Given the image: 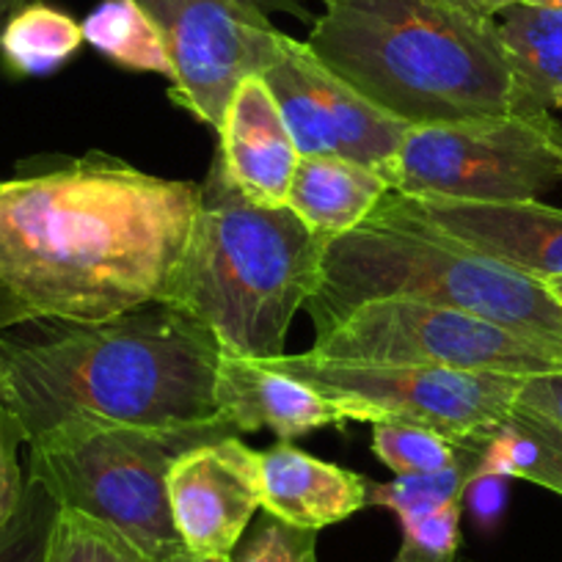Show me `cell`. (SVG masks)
<instances>
[{"label":"cell","instance_id":"obj_1","mask_svg":"<svg viewBox=\"0 0 562 562\" xmlns=\"http://www.w3.org/2000/svg\"><path fill=\"white\" fill-rule=\"evenodd\" d=\"M199 199L105 153L31 160L0 182V334L166 304Z\"/></svg>","mask_w":562,"mask_h":562},{"label":"cell","instance_id":"obj_2","mask_svg":"<svg viewBox=\"0 0 562 562\" xmlns=\"http://www.w3.org/2000/svg\"><path fill=\"white\" fill-rule=\"evenodd\" d=\"M218 356L213 334L171 304L45 337L3 334L7 405L25 445L67 425H215Z\"/></svg>","mask_w":562,"mask_h":562},{"label":"cell","instance_id":"obj_3","mask_svg":"<svg viewBox=\"0 0 562 562\" xmlns=\"http://www.w3.org/2000/svg\"><path fill=\"white\" fill-rule=\"evenodd\" d=\"M304 45L408 127L529 113L496 20L428 0H323Z\"/></svg>","mask_w":562,"mask_h":562},{"label":"cell","instance_id":"obj_4","mask_svg":"<svg viewBox=\"0 0 562 562\" xmlns=\"http://www.w3.org/2000/svg\"><path fill=\"white\" fill-rule=\"evenodd\" d=\"M326 243L288 207L243 196L215 158L166 304L196 317L221 353L279 359L315 293Z\"/></svg>","mask_w":562,"mask_h":562},{"label":"cell","instance_id":"obj_5","mask_svg":"<svg viewBox=\"0 0 562 562\" xmlns=\"http://www.w3.org/2000/svg\"><path fill=\"white\" fill-rule=\"evenodd\" d=\"M372 301L450 306L529 337L562 342V301L549 281L378 215L326 243L315 293L304 312L321 334Z\"/></svg>","mask_w":562,"mask_h":562},{"label":"cell","instance_id":"obj_6","mask_svg":"<svg viewBox=\"0 0 562 562\" xmlns=\"http://www.w3.org/2000/svg\"><path fill=\"white\" fill-rule=\"evenodd\" d=\"M235 436L224 422L199 428L67 425L29 445V477L58 507L116 529L149 562L186 554L169 507V469L193 445Z\"/></svg>","mask_w":562,"mask_h":562},{"label":"cell","instance_id":"obj_7","mask_svg":"<svg viewBox=\"0 0 562 562\" xmlns=\"http://www.w3.org/2000/svg\"><path fill=\"white\" fill-rule=\"evenodd\" d=\"M389 182L403 196L538 199L562 182V124L540 111L411 127Z\"/></svg>","mask_w":562,"mask_h":562},{"label":"cell","instance_id":"obj_8","mask_svg":"<svg viewBox=\"0 0 562 562\" xmlns=\"http://www.w3.org/2000/svg\"><path fill=\"white\" fill-rule=\"evenodd\" d=\"M310 353L370 364L441 367L499 375L562 372V342L422 301H372L315 334Z\"/></svg>","mask_w":562,"mask_h":562},{"label":"cell","instance_id":"obj_9","mask_svg":"<svg viewBox=\"0 0 562 562\" xmlns=\"http://www.w3.org/2000/svg\"><path fill=\"white\" fill-rule=\"evenodd\" d=\"M262 364L299 378L323 397L337 400L353 422L416 425L456 441L485 439L516 408L521 378L441 367L370 364L321 359L315 353L279 356Z\"/></svg>","mask_w":562,"mask_h":562},{"label":"cell","instance_id":"obj_10","mask_svg":"<svg viewBox=\"0 0 562 562\" xmlns=\"http://www.w3.org/2000/svg\"><path fill=\"white\" fill-rule=\"evenodd\" d=\"M138 7L164 36L169 97L207 127H218L232 91L268 72L290 40L243 0H138Z\"/></svg>","mask_w":562,"mask_h":562},{"label":"cell","instance_id":"obj_11","mask_svg":"<svg viewBox=\"0 0 562 562\" xmlns=\"http://www.w3.org/2000/svg\"><path fill=\"white\" fill-rule=\"evenodd\" d=\"M279 105L299 155H334L381 171L389 180L408 124L389 116L342 78L304 42L290 36L284 56L262 75Z\"/></svg>","mask_w":562,"mask_h":562},{"label":"cell","instance_id":"obj_12","mask_svg":"<svg viewBox=\"0 0 562 562\" xmlns=\"http://www.w3.org/2000/svg\"><path fill=\"white\" fill-rule=\"evenodd\" d=\"M372 215L428 232L540 281L562 279V207L538 199L469 202L392 191Z\"/></svg>","mask_w":562,"mask_h":562},{"label":"cell","instance_id":"obj_13","mask_svg":"<svg viewBox=\"0 0 562 562\" xmlns=\"http://www.w3.org/2000/svg\"><path fill=\"white\" fill-rule=\"evenodd\" d=\"M259 456L240 436H218L182 452L169 469L171 521L186 554L232 557L262 510Z\"/></svg>","mask_w":562,"mask_h":562},{"label":"cell","instance_id":"obj_14","mask_svg":"<svg viewBox=\"0 0 562 562\" xmlns=\"http://www.w3.org/2000/svg\"><path fill=\"white\" fill-rule=\"evenodd\" d=\"M215 414L235 436L270 430L279 441H295L312 430L353 422L342 403L323 397L299 378L229 353L218 356Z\"/></svg>","mask_w":562,"mask_h":562},{"label":"cell","instance_id":"obj_15","mask_svg":"<svg viewBox=\"0 0 562 562\" xmlns=\"http://www.w3.org/2000/svg\"><path fill=\"white\" fill-rule=\"evenodd\" d=\"M218 164L232 186L262 207H284L299 149L262 75L246 78L218 122Z\"/></svg>","mask_w":562,"mask_h":562},{"label":"cell","instance_id":"obj_16","mask_svg":"<svg viewBox=\"0 0 562 562\" xmlns=\"http://www.w3.org/2000/svg\"><path fill=\"white\" fill-rule=\"evenodd\" d=\"M370 480L337 463L321 461L293 447L276 441L259 456V494L262 513L299 529H321L345 521L367 507Z\"/></svg>","mask_w":562,"mask_h":562},{"label":"cell","instance_id":"obj_17","mask_svg":"<svg viewBox=\"0 0 562 562\" xmlns=\"http://www.w3.org/2000/svg\"><path fill=\"white\" fill-rule=\"evenodd\" d=\"M392 193L381 171L334 155H304L295 166L284 207L323 240L359 229Z\"/></svg>","mask_w":562,"mask_h":562},{"label":"cell","instance_id":"obj_18","mask_svg":"<svg viewBox=\"0 0 562 562\" xmlns=\"http://www.w3.org/2000/svg\"><path fill=\"white\" fill-rule=\"evenodd\" d=\"M529 113L554 111L562 97V12L516 3L496 18Z\"/></svg>","mask_w":562,"mask_h":562},{"label":"cell","instance_id":"obj_19","mask_svg":"<svg viewBox=\"0 0 562 562\" xmlns=\"http://www.w3.org/2000/svg\"><path fill=\"white\" fill-rule=\"evenodd\" d=\"M480 474L527 480L562 496V428L546 416L516 405L485 441Z\"/></svg>","mask_w":562,"mask_h":562},{"label":"cell","instance_id":"obj_20","mask_svg":"<svg viewBox=\"0 0 562 562\" xmlns=\"http://www.w3.org/2000/svg\"><path fill=\"white\" fill-rule=\"evenodd\" d=\"M83 29L47 0L20 9L0 31V61L12 78H47L83 47Z\"/></svg>","mask_w":562,"mask_h":562},{"label":"cell","instance_id":"obj_21","mask_svg":"<svg viewBox=\"0 0 562 562\" xmlns=\"http://www.w3.org/2000/svg\"><path fill=\"white\" fill-rule=\"evenodd\" d=\"M86 45L130 72H155L171 80L164 36L138 0H100L80 23Z\"/></svg>","mask_w":562,"mask_h":562},{"label":"cell","instance_id":"obj_22","mask_svg":"<svg viewBox=\"0 0 562 562\" xmlns=\"http://www.w3.org/2000/svg\"><path fill=\"white\" fill-rule=\"evenodd\" d=\"M485 439H467L463 452L456 467L441 469L430 474H408V477H394L389 483H370L367 491V507H386L400 524H411L416 518H425L452 502H463L469 483L483 469Z\"/></svg>","mask_w":562,"mask_h":562},{"label":"cell","instance_id":"obj_23","mask_svg":"<svg viewBox=\"0 0 562 562\" xmlns=\"http://www.w3.org/2000/svg\"><path fill=\"white\" fill-rule=\"evenodd\" d=\"M372 452L394 477H408V474H430L456 467L463 452V441L430 428L378 422L372 425Z\"/></svg>","mask_w":562,"mask_h":562},{"label":"cell","instance_id":"obj_24","mask_svg":"<svg viewBox=\"0 0 562 562\" xmlns=\"http://www.w3.org/2000/svg\"><path fill=\"white\" fill-rule=\"evenodd\" d=\"M47 562H149L124 535L97 518L58 507Z\"/></svg>","mask_w":562,"mask_h":562},{"label":"cell","instance_id":"obj_25","mask_svg":"<svg viewBox=\"0 0 562 562\" xmlns=\"http://www.w3.org/2000/svg\"><path fill=\"white\" fill-rule=\"evenodd\" d=\"M56 518L58 502L45 485L29 477L18 513L0 529V562H47Z\"/></svg>","mask_w":562,"mask_h":562},{"label":"cell","instance_id":"obj_26","mask_svg":"<svg viewBox=\"0 0 562 562\" xmlns=\"http://www.w3.org/2000/svg\"><path fill=\"white\" fill-rule=\"evenodd\" d=\"M232 562H317V532L259 510L232 551Z\"/></svg>","mask_w":562,"mask_h":562},{"label":"cell","instance_id":"obj_27","mask_svg":"<svg viewBox=\"0 0 562 562\" xmlns=\"http://www.w3.org/2000/svg\"><path fill=\"white\" fill-rule=\"evenodd\" d=\"M463 502L441 507L425 518L403 524V543L394 562H458Z\"/></svg>","mask_w":562,"mask_h":562},{"label":"cell","instance_id":"obj_28","mask_svg":"<svg viewBox=\"0 0 562 562\" xmlns=\"http://www.w3.org/2000/svg\"><path fill=\"white\" fill-rule=\"evenodd\" d=\"M20 445H25L23 430H20L9 405L0 403V529L7 527L18 513L25 494V483H29L18 458Z\"/></svg>","mask_w":562,"mask_h":562},{"label":"cell","instance_id":"obj_29","mask_svg":"<svg viewBox=\"0 0 562 562\" xmlns=\"http://www.w3.org/2000/svg\"><path fill=\"white\" fill-rule=\"evenodd\" d=\"M516 405H524V408L546 416L562 428V372L521 378Z\"/></svg>","mask_w":562,"mask_h":562},{"label":"cell","instance_id":"obj_30","mask_svg":"<svg viewBox=\"0 0 562 562\" xmlns=\"http://www.w3.org/2000/svg\"><path fill=\"white\" fill-rule=\"evenodd\" d=\"M463 502L469 505L472 516L477 518V524L494 527L502 518V513H505L507 477H499V474H477V477L469 483Z\"/></svg>","mask_w":562,"mask_h":562},{"label":"cell","instance_id":"obj_31","mask_svg":"<svg viewBox=\"0 0 562 562\" xmlns=\"http://www.w3.org/2000/svg\"><path fill=\"white\" fill-rule=\"evenodd\" d=\"M428 3L472 20H496L502 12L516 7L518 0H428Z\"/></svg>","mask_w":562,"mask_h":562},{"label":"cell","instance_id":"obj_32","mask_svg":"<svg viewBox=\"0 0 562 562\" xmlns=\"http://www.w3.org/2000/svg\"><path fill=\"white\" fill-rule=\"evenodd\" d=\"M251 9H257L259 14L270 18V14H293V18H312L310 14V3L312 0H243ZM323 3V0H321Z\"/></svg>","mask_w":562,"mask_h":562},{"label":"cell","instance_id":"obj_33","mask_svg":"<svg viewBox=\"0 0 562 562\" xmlns=\"http://www.w3.org/2000/svg\"><path fill=\"white\" fill-rule=\"evenodd\" d=\"M31 3H42V0H0V31H3V25H7L20 9L31 7Z\"/></svg>","mask_w":562,"mask_h":562},{"label":"cell","instance_id":"obj_34","mask_svg":"<svg viewBox=\"0 0 562 562\" xmlns=\"http://www.w3.org/2000/svg\"><path fill=\"white\" fill-rule=\"evenodd\" d=\"M524 7H535V9H554V12H562V0H518Z\"/></svg>","mask_w":562,"mask_h":562},{"label":"cell","instance_id":"obj_35","mask_svg":"<svg viewBox=\"0 0 562 562\" xmlns=\"http://www.w3.org/2000/svg\"><path fill=\"white\" fill-rule=\"evenodd\" d=\"M0 403H7V367H3V334H0Z\"/></svg>","mask_w":562,"mask_h":562},{"label":"cell","instance_id":"obj_36","mask_svg":"<svg viewBox=\"0 0 562 562\" xmlns=\"http://www.w3.org/2000/svg\"><path fill=\"white\" fill-rule=\"evenodd\" d=\"M175 562H232V557H213V560H196V557H191V554H182V557H177Z\"/></svg>","mask_w":562,"mask_h":562},{"label":"cell","instance_id":"obj_37","mask_svg":"<svg viewBox=\"0 0 562 562\" xmlns=\"http://www.w3.org/2000/svg\"><path fill=\"white\" fill-rule=\"evenodd\" d=\"M549 288L554 290V293H557V299L562 301V279H554V281H549Z\"/></svg>","mask_w":562,"mask_h":562},{"label":"cell","instance_id":"obj_38","mask_svg":"<svg viewBox=\"0 0 562 562\" xmlns=\"http://www.w3.org/2000/svg\"><path fill=\"white\" fill-rule=\"evenodd\" d=\"M554 108H557V111H562V97H560V100L554 102Z\"/></svg>","mask_w":562,"mask_h":562}]
</instances>
